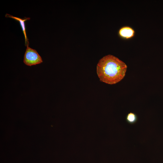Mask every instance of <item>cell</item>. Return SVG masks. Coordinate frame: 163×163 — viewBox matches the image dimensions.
I'll list each match as a JSON object with an SVG mask.
<instances>
[{"label":"cell","instance_id":"2","mask_svg":"<svg viewBox=\"0 0 163 163\" xmlns=\"http://www.w3.org/2000/svg\"><path fill=\"white\" fill-rule=\"evenodd\" d=\"M27 48L24 56L23 62L28 66H31L42 63V59L37 51L27 45Z\"/></svg>","mask_w":163,"mask_h":163},{"label":"cell","instance_id":"4","mask_svg":"<svg viewBox=\"0 0 163 163\" xmlns=\"http://www.w3.org/2000/svg\"><path fill=\"white\" fill-rule=\"evenodd\" d=\"M135 32L134 30L131 27L128 26H125L120 28L118 33L121 37L128 39L133 37Z\"/></svg>","mask_w":163,"mask_h":163},{"label":"cell","instance_id":"3","mask_svg":"<svg viewBox=\"0 0 163 163\" xmlns=\"http://www.w3.org/2000/svg\"><path fill=\"white\" fill-rule=\"evenodd\" d=\"M5 17H6L11 18L19 22L24 36L25 45L26 46L27 44L29 45L28 40L27 38L26 35L25 21L29 20L30 18L24 17V18H19L14 17L8 14H6Z\"/></svg>","mask_w":163,"mask_h":163},{"label":"cell","instance_id":"5","mask_svg":"<svg viewBox=\"0 0 163 163\" xmlns=\"http://www.w3.org/2000/svg\"><path fill=\"white\" fill-rule=\"evenodd\" d=\"M138 119L136 113L133 112H130L126 116V120L128 123L130 124H133L136 123Z\"/></svg>","mask_w":163,"mask_h":163},{"label":"cell","instance_id":"1","mask_svg":"<svg viewBox=\"0 0 163 163\" xmlns=\"http://www.w3.org/2000/svg\"><path fill=\"white\" fill-rule=\"evenodd\" d=\"M127 66L118 58L111 55L105 56L99 61L97 72L101 81L110 85L120 81L125 77Z\"/></svg>","mask_w":163,"mask_h":163}]
</instances>
